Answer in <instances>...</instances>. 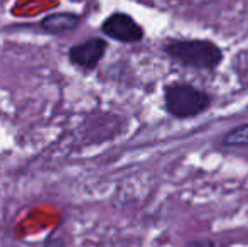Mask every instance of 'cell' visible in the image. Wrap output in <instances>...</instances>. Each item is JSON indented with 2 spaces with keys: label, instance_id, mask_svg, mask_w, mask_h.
I'll use <instances>...</instances> for the list:
<instances>
[{
  "label": "cell",
  "instance_id": "1",
  "mask_svg": "<svg viewBox=\"0 0 248 247\" xmlns=\"http://www.w3.org/2000/svg\"><path fill=\"white\" fill-rule=\"evenodd\" d=\"M164 51L181 65L198 69H213L223 60L221 49L213 41L206 39L167 41Z\"/></svg>",
  "mask_w": 248,
  "mask_h": 247
},
{
  "label": "cell",
  "instance_id": "2",
  "mask_svg": "<svg viewBox=\"0 0 248 247\" xmlns=\"http://www.w3.org/2000/svg\"><path fill=\"white\" fill-rule=\"evenodd\" d=\"M164 102H166V110L172 117L187 119L204 112L211 103V99L208 93L198 90L196 86L176 83L166 88Z\"/></svg>",
  "mask_w": 248,
  "mask_h": 247
},
{
  "label": "cell",
  "instance_id": "3",
  "mask_svg": "<svg viewBox=\"0 0 248 247\" xmlns=\"http://www.w3.org/2000/svg\"><path fill=\"white\" fill-rule=\"evenodd\" d=\"M101 31L107 34L108 37L120 43H139L144 37V31L142 27L132 19L128 14H111L101 26Z\"/></svg>",
  "mask_w": 248,
  "mask_h": 247
},
{
  "label": "cell",
  "instance_id": "4",
  "mask_svg": "<svg viewBox=\"0 0 248 247\" xmlns=\"http://www.w3.org/2000/svg\"><path fill=\"white\" fill-rule=\"evenodd\" d=\"M105 51H107V43L103 39H98V37H93V39L73 46L69 49L68 56L73 65L85 69H92L101 61Z\"/></svg>",
  "mask_w": 248,
  "mask_h": 247
},
{
  "label": "cell",
  "instance_id": "5",
  "mask_svg": "<svg viewBox=\"0 0 248 247\" xmlns=\"http://www.w3.org/2000/svg\"><path fill=\"white\" fill-rule=\"evenodd\" d=\"M79 24V17L73 12H59L44 17L41 27L47 34H64L73 31Z\"/></svg>",
  "mask_w": 248,
  "mask_h": 247
},
{
  "label": "cell",
  "instance_id": "6",
  "mask_svg": "<svg viewBox=\"0 0 248 247\" xmlns=\"http://www.w3.org/2000/svg\"><path fill=\"white\" fill-rule=\"evenodd\" d=\"M223 144L230 148H248V122L230 131L223 137Z\"/></svg>",
  "mask_w": 248,
  "mask_h": 247
},
{
  "label": "cell",
  "instance_id": "7",
  "mask_svg": "<svg viewBox=\"0 0 248 247\" xmlns=\"http://www.w3.org/2000/svg\"><path fill=\"white\" fill-rule=\"evenodd\" d=\"M184 247H218L216 242H213L211 239H198V241L187 242Z\"/></svg>",
  "mask_w": 248,
  "mask_h": 247
}]
</instances>
